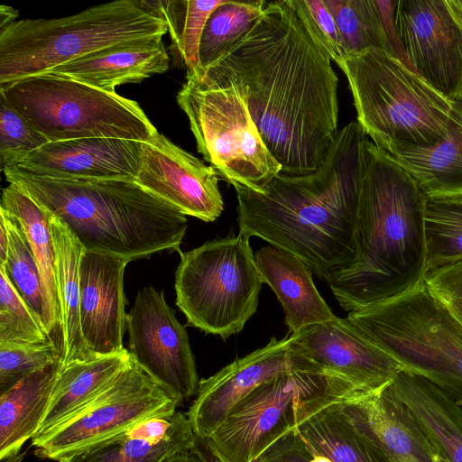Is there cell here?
<instances>
[{
	"label": "cell",
	"mask_w": 462,
	"mask_h": 462,
	"mask_svg": "<svg viewBox=\"0 0 462 462\" xmlns=\"http://www.w3.org/2000/svg\"><path fill=\"white\" fill-rule=\"evenodd\" d=\"M439 457V456H438ZM438 462H444L441 458H438Z\"/></svg>",
	"instance_id": "f907efd6"
},
{
	"label": "cell",
	"mask_w": 462,
	"mask_h": 462,
	"mask_svg": "<svg viewBox=\"0 0 462 462\" xmlns=\"http://www.w3.org/2000/svg\"><path fill=\"white\" fill-rule=\"evenodd\" d=\"M47 215L56 251V280L63 348L61 365H64L74 361L94 358L86 346L79 320V265L84 248L60 219L49 213Z\"/></svg>",
	"instance_id": "f546056e"
},
{
	"label": "cell",
	"mask_w": 462,
	"mask_h": 462,
	"mask_svg": "<svg viewBox=\"0 0 462 462\" xmlns=\"http://www.w3.org/2000/svg\"><path fill=\"white\" fill-rule=\"evenodd\" d=\"M197 438V437H196ZM195 447L204 462H223L202 439H196Z\"/></svg>",
	"instance_id": "f6af8a7d"
},
{
	"label": "cell",
	"mask_w": 462,
	"mask_h": 462,
	"mask_svg": "<svg viewBox=\"0 0 462 462\" xmlns=\"http://www.w3.org/2000/svg\"><path fill=\"white\" fill-rule=\"evenodd\" d=\"M167 32L164 19L145 0L112 1L61 18L14 21L0 29V85Z\"/></svg>",
	"instance_id": "5b68a950"
},
{
	"label": "cell",
	"mask_w": 462,
	"mask_h": 462,
	"mask_svg": "<svg viewBox=\"0 0 462 462\" xmlns=\"http://www.w3.org/2000/svg\"><path fill=\"white\" fill-rule=\"evenodd\" d=\"M389 388L411 411L444 462H462V407L420 375L402 370Z\"/></svg>",
	"instance_id": "484cf974"
},
{
	"label": "cell",
	"mask_w": 462,
	"mask_h": 462,
	"mask_svg": "<svg viewBox=\"0 0 462 462\" xmlns=\"http://www.w3.org/2000/svg\"><path fill=\"white\" fill-rule=\"evenodd\" d=\"M425 227L427 273L462 261V204L428 201Z\"/></svg>",
	"instance_id": "e575fe53"
},
{
	"label": "cell",
	"mask_w": 462,
	"mask_h": 462,
	"mask_svg": "<svg viewBox=\"0 0 462 462\" xmlns=\"http://www.w3.org/2000/svg\"><path fill=\"white\" fill-rule=\"evenodd\" d=\"M304 0L265 1L253 26L207 68L227 74L245 98L281 173L309 175L338 130V78Z\"/></svg>",
	"instance_id": "6da1fadb"
},
{
	"label": "cell",
	"mask_w": 462,
	"mask_h": 462,
	"mask_svg": "<svg viewBox=\"0 0 462 462\" xmlns=\"http://www.w3.org/2000/svg\"><path fill=\"white\" fill-rule=\"evenodd\" d=\"M0 208L21 226L37 263L44 295L47 334L63 355L56 251L50 219L42 208L14 183L3 189Z\"/></svg>",
	"instance_id": "4316f807"
},
{
	"label": "cell",
	"mask_w": 462,
	"mask_h": 462,
	"mask_svg": "<svg viewBox=\"0 0 462 462\" xmlns=\"http://www.w3.org/2000/svg\"><path fill=\"white\" fill-rule=\"evenodd\" d=\"M265 0L230 1L217 7L208 16L199 43V69L213 63L261 15Z\"/></svg>",
	"instance_id": "d6a6232c"
},
{
	"label": "cell",
	"mask_w": 462,
	"mask_h": 462,
	"mask_svg": "<svg viewBox=\"0 0 462 462\" xmlns=\"http://www.w3.org/2000/svg\"><path fill=\"white\" fill-rule=\"evenodd\" d=\"M26 451H23V452H18V453H14L10 456H7L4 458H0V462H21L22 459L23 458L24 455H25Z\"/></svg>",
	"instance_id": "c3c4849f"
},
{
	"label": "cell",
	"mask_w": 462,
	"mask_h": 462,
	"mask_svg": "<svg viewBox=\"0 0 462 462\" xmlns=\"http://www.w3.org/2000/svg\"><path fill=\"white\" fill-rule=\"evenodd\" d=\"M293 428L314 454L331 462H391L367 428L342 401L334 379L299 401Z\"/></svg>",
	"instance_id": "d6986e66"
},
{
	"label": "cell",
	"mask_w": 462,
	"mask_h": 462,
	"mask_svg": "<svg viewBox=\"0 0 462 462\" xmlns=\"http://www.w3.org/2000/svg\"><path fill=\"white\" fill-rule=\"evenodd\" d=\"M186 413L142 420L58 462H165L196 443Z\"/></svg>",
	"instance_id": "7402d4cb"
},
{
	"label": "cell",
	"mask_w": 462,
	"mask_h": 462,
	"mask_svg": "<svg viewBox=\"0 0 462 462\" xmlns=\"http://www.w3.org/2000/svg\"><path fill=\"white\" fill-rule=\"evenodd\" d=\"M356 326L462 407V328L423 280L394 297L351 311Z\"/></svg>",
	"instance_id": "ba28073f"
},
{
	"label": "cell",
	"mask_w": 462,
	"mask_h": 462,
	"mask_svg": "<svg viewBox=\"0 0 462 462\" xmlns=\"http://www.w3.org/2000/svg\"><path fill=\"white\" fill-rule=\"evenodd\" d=\"M59 359H62V354L51 342H0V393L14 386L31 373Z\"/></svg>",
	"instance_id": "74e56055"
},
{
	"label": "cell",
	"mask_w": 462,
	"mask_h": 462,
	"mask_svg": "<svg viewBox=\"0 0 462 462\" xmlns=\"http://www.w3.org/2000/svg\"><path fill=\"white\" fill-rule=\"evenodd\" d=\"M446 3L455 20L462 26V0H446Z\"/></svg>",
	"instance_id": "7dc6e473"
},
{
	"label": "cell",
	"mask_w": 462,
	"mask_h": 462,
	"mask_svg": "<svg viewBox=\"0 0 462 462\" xmlns=\"http://www.w3.org/2000/svg\"><path fill=\"white\" fill-rule=\"evenodd\" d=\"M218 179L213 167L159 132L142 143L134 182L185 216L212 222L221 215L224 202Z\"/></svg>",
	"instance_id": "e0dca14e"
},
{
	"label": "cell",
	"mask_w": 462,
	"mask_h": 462,
	"mask_svg": "<svg viewBox=\"0 0 462 462\" xmlns=\"http://www.w3.org/2000/svg\"><path fill=\"white\" fill-rule=\"evenodd\" d=\"M127 329L131 357L151 379L180 404L196 395L200 380L189 335L162 291H138Z\"/></svg>",
	"instance_id": "4fadbf2b"
},
{
	"label": "cell",
	"mask_w": 462,
	"mask_h": 462,
	"mask_svg": "<svg viewBox=\"0 0 462 462\" xmlns=\"http://www.w3.org/2000/svg\"><path fill=\"white\" fill-rule=\"evenodd\" d=\"M373 1L377 10L383 32L388 44L389 53L393 55L407 66L411 67V64L402 48L395 23V11L397 8L398 0Z\"/></svg>",
	"instance_id": "b9f144b4"
},
{
	"label": "cell",
	"mask_w": 462,
	"mask_h": 462,
	"mask_svg": "<svg viewBox=\"0 0 462 462\" xmlns=\"http://www.w3.org/2000/svg\"><path fill=\"white\" fill-rule=\"evenodd\" d=\"M141 149V142L117 138L49 142L14 166L59 180L134 181Z\"/></svg>",
	"instance_id": "ffe728a7"
},
{
	"label": "cell",
	"mask_w": 462,
	"mask_h": 462,
	"mask_svg": "<svg viewBox=\"0 0 462 462\" xmlns=\"http://www.w3.org/2000/svg\"><path fill=\"white\" fill-rule=\"evenodd\" d=\"M427 203L408 171L370 142L356 254L327 280L344 310L394 297L425 279Z\"/></svg>",
	"instance_id": "3957f363"
},
{
	"label": "cell",
	"mask_w": 462,
	"mask_h": 462,
	"mask_svg": "<svg viewBox=\"0 0 462 462\" xmlns=\"http://www.w3.org/2000/svg\"><path fill=\"white\" fill-rule=\"evenodd\" d=\"M312 462H331L328 458L312 452Z\"/></svg>",
	"instance_id": "681fc988"
},
{
	"label": "cell",
	"mask_w": 462,
	"mask_h": 462,
	"mask_svg": "<svg viewBox=\"0 0 462 462\" xmlns=\"http://www.w3.org/2000/svg\"><path fill=\"white\" fill-rule=\"evenodd\" d=\"M162 36L137 40L101 50L51 69V74L69 78L96 88L116 92L125 83H137L169 68Z\"/></svg>",
	"instance_id": "603a6c76"
},
{
	"label": "cell",
	"mask_w": 462,
	"mask_h": 462,
	"mask_svg": "<svg viewBox=\"0 0 462 462\" xmlns=\"http://www.w3.org/2000/svg\"><path fill=\"white\" fill-rule=\"evenodd\" d=\"M3 171L9 183L60 219L85 250L129 262L165 250L180 252L186 216L134 181L59 180L17 166Z\"/></svg>",
	"instance_id": "277c9868"
},
{
	"label": "cell",
	"mask_w": 462,
	"mask_h": 462,
	"mask_svg": "<svg viewBox=\"0 0 462 462\" xmlns=\"http://www.w3.org/2000/svg\"><path fill=\"white\" fill-rule=\"evenodd\" d=\"M9 236L5 263L0 266L47 332V315L39 269L18 221L0 208Z\"/></svg>",
	"instance_id": "1f68e13d"
},
{
	"label": "cell",
	"mask_w": 462,
	"mask_h": 462,
	"mask_svg": "<svg viewBox=\"0 0 462 462\" xmlns=\"http://www.w3.org/2000/svg\"><path fill=\"white\" fill-rule=\"evenodd\" d=\"M312 452L292 428L271 443L255 462H312Z\"/></svg>",
	"instance_id": "60d3db41"
},
{
	"label": "cell",
	"mask_w": 462,
	"mask_h": 462,
	"mask_svg": "<svg viewBox=\"0 0 462 462\" xmlns=\"http://www.w3.org/2000/svg\"><path fill=\"white\" fill-rule=\"evenodd\" d=\"M314 31L332 60L340 63L347 56L334 17L324 0H304Z\"/></svg>",
	"instance_id": "ab89813d"
},
{
	"label": "cell",
	"mask_w": 462,
	"mask_h": 462,
	"mask_svg": "<svg viewBox=\"0 0 462 462\" xmlns=\"http://www.w3.org/2000/svg\"><path fill=\"white\" fill-rule=\"evenodd\" d=\"M337 393L391 462H438L428 437L389 384L378 390H362L342 383Z\"/></svg>",
	"instance_id": "44dd1931"
},
{
	"label": "cell",
	"mask_w": 462,
	"mask_h": 462,
	"mask_svg": "<svg viewBox=\"0 0 462 462\" xmlns=\"http://www.w3.org/2000/svg\"><path fill=\"white\" fill-rule=\"evenodd\" d=\"M0 342L14 344L51 342L37 317L2 269H0Z\"/></svg>",
	"instance_id": "d590c367"
},
{
	"label": "cell",
	"mask_w": 462,
	"mask_h": 462,
	"mask_svg": "<svg viewBox=\"0 0 462 462\" xmlns=\"http://www.w3.org/2000/svg\"><path fill=\"white\" fill-rule=\"evenodd\" d=\"M294 371H321L292 351L289 336L272 337L266 346L236 359L215 374L199 381L187 417L195 436L207 439L232 411L256 388Z\"/></svg>",
	"instance_id": "9a60e30c"
},
{
	"label": "cell",
	"mask_w": 462,
	"mask_h": 462,
	"mask_svg": "<svg viewBox=\"0 0 462 462\" xmlns=\"http://www.w3.org/2000/svg\"><path fill=\"white\" fill-rule=\"evenodd\" d=\"M290 348L325 374L362 390L388 385L402 364L346 318L307 326L289 336Z\"/></svg>",
	"instance_id": "2e32d148"
},
{
	"label": "cell",
	"mask_w": 462,
	"mask_h": 462,
	"mask_svg": "<svg viewBox=\"0 0 462 462\" xmlns=\"http://www.w3.org/2000/svg\"><path fill=\"white\" fill-rule=\"evenodd\" d=\"M165 462H204V460L194 445L192 448L179 452Z\"/></svg>",
	"instance_id": "7bdbcfd3"
},
{
	"label": "cell",
	"mask_w": 462,
	"mask_h": 462,
	"mask_svg": "<svg viewBox=\"0 0 462 462\" xmlns=\"http://www.w3.org/2000/svg\"><path fill=\"white\" fill-rule=\"evenodd\" d=\"M337 66L347 79L356 121L378 148L428 146L446 134L453 103L388 51L368 49Z\"/></svg>",
	"instance_id": "8992f818"
},
{
	"label": "cell",
	"mask_w": 462,
	"mask_h": 462,
	"mask_svg": "<svg viewBox=\"0 0 462 462\" xmlns=\"http://www.w3.org/2000/svg\"><path fill=\"white\" fill-rule=\"evenodd\" d=\"M254 260L263 282L273 291L283 309L290 334L336 317L316 289L311 271L300 258L267 245L256 251Z\"/></svg>",
	"instance_id": "d4e9b609"
},
{
	"label": "cell",
	"mask_w": 462,
	"mask_h": 462,
	"mask_svg": "<svg viewBox=\"0 0 462 462\" xmlns=\"http://www.w3.org/2000/svg\"><path fill=\"white\" fill-rule=\"evenodd\" d=\"M340 32L346 55L368 49L389 52L373 0H324Z\"/></svg>",
	"instance_id": "836d02e7"
},
{
	"label": "cell",
	"mask_w": 462,
	"mask_h": 462,
	"mask_svg": "<svg viewBox=\"0 0 462 462\" xmlns=\"http://www.w3.org/2000/svg\"><path fill=\"white\" fill-rule=\"evenodd\" d=\"M249 240L238 232L180 252L176 304L190 326L226 339L254 314L263 282Z\"/></svg>",
	"instance_id": "30bf717a"
},
{
	"label": "cell",
	"mask_w": 462,
	"mask_h": 462,
	"mask_svg": "<svg viewBox=\"0 0 462 462\" xmlns=\"http://www.w3.org/2000/svg\"><path fill=\"white\" fill-rule=\"evenodd\" d=\"M331 377L322 371H294L266 382L204 441L223 462H255L293 428L299 401L321 390Z\"/></svg>",
	"instance_id": "7c38bea8"
},
{
	"label": "cell",
	"mask_w": 462,
	"mask_h": 462,
	"mask_svg": "<svg viewBox=\"0 0 462 462\" xmlns=\"http://www.w3.org/2000/svg\"><path fill=\"white\" fill-rule=\"evenodd\" d=\"M395 23L412 69L450 102L462 99V26L446 0H398Z\"/></svg>",
	"instance_id": "5bb4252c"
},
{
	"label": "cell",
	"mask_w": 462,
	"mask_h": 462,
	"mask_svg": "<svg viewBox=\"0 0 462 462\" xmlns=\"http://www.w3.org/2000/svg\"><path fill=\"white\" fill-rule=\"evenodd\" d=\"M9 248V236L6 225L3 217H0V266H2L7 257Z\"/></svg>",
	"instance_id": "ee69618b"
},
{
	"label": "cell",
	"mask_w": 462,
	"mask_h": 462,
	"mask_svg": "<svg viewBox=\"0 0 462 462\" xmlns=\"http://www.w3.org/2000/svg\"><path fill=\"white\" fill-rule=\"evenodd\" d=\"M128 260L85 250L79 265V320L92 357L120 354L127 328L124 273Z\"/></svg>",
	"instance_id": "ac0fdd59"
},
{
	"label": "cell",
	"mask_w": 462,
	"mask_h": 462,
	"mask_svg": "<svg viewBox=\"0 0 462 462\" xmlns=\"http://www.w3.org/2000/svg\"><path fill=\"white\" fill-rule=\"evenodd\" d=\"M180 403L133 360L92 402L48 432L32 439L34 454L59 461L154 417L170 416Z\"/></svg>",
	"instance_id": "8fae6325"
},
{
	"label": "cell",
	"mask_w": 462,
	"mask_h": 462,
	"mask_svg": "<svg viewBox=\"0 0 462 462\" xmlns=\"http://www.w3.org/2000/svg\"><path fill=\"white\" fill-rule=\"evenodd\" d=\"M60 367L59 359L0 393V458L20 452L38 432Z\"/></svg>",
	"instance_id": "f1b7e54d"
},
{
	"label": "cell",
	"mask_w": 462,
	"mask_h": 462,
	"mask_svg": "<svg viewBox=\"0 0 462 462\" xmlns=\"http://www.w3.org/2000/svg\"><path fill=\"white\" fill-rule=\"evenodd\" d=\"M177 102L189 119L198 152L235 189L262 192L281 172L245 97L227 74L205 68L186 75Z\"/></svg>",
	"instance_id": "52a82bcc"
},
{
	"label": "cell",
	"mask_w": 462,
	"mask_h": 462,
	"mask_svg": "<svg viewBox=\"0 0 462 462\" xmlns=\"http://www.w3.org/2000/svg\"><path fill=\"white\" fill-rule=\"evenodd\" d=\"M18 12L11 6L0 5V29L16 21Z\"/></svg>",
	"instance_id": "bcb514c9"
},
{
	"label": "cell",
	"mask_w": 462,
	"mask_h": 462,
	"mask_svg": "<svg viewBox=\"0 0 462 462\" xmlns=\"http://www.w3.org/2000/svg\"><path fill=\"white\" fill-rule=\"evenodd\" d=\"M389 152L415 180L428 201L462 204V99L453 103L446 134L428 146Z\"/></svg>",
	"instance_id": "cb8c5ba5"
},
{
	"label": "cell",
	"mask_w": 462,
	"mask_h": 462,
	"mask_svg": "<svg viewBox=\"0 0 462 462\" xmlns=\"http://www.w3.org/2000/svg\"><path fill=\"white\" fill-rule=\"evenodd\" d=\"M227 0L151 1L167 24L171 40V51L187 75L199 69V43L210 14Z\"/></svg>",
	"instance_id": "4dcf8cb0"
},
{
	"label": "cell",
	"mask_w": 462,
	"mask_h": 462,
	"mask_svg": "<svg viewBox=\"0 0 462 462\" xmlns=\"http://www.w3.org/2000/svg\"><path fill=\"white\" fill-rule=\"evenodd\" d=\"M424 281L433 296L462 328V261L429 272Z\"/></svg>",
	"instance_id": "f35d334b"
},
{
	"label": "cell",
	"mask_w": 462,
	"mask_h": 462,
	"mask_svg": "<svg viewBox=\"0 0 462 462\" xmlns=\"http://www.w3.org/2000/svg\"><path fill=\"white\" fill-rule=\"evenodd\" d=\"M369 143L353 121L338 130L315 172H280L262 192L236 189L239 232L295 254L322 280L348 266L356 254Z\"/></svg>",
	"instance_id": "7a4b0ae2"
},
{
	"label": "cell",
	"mask_w": 462,
	"mask_h": 462,
	"mask_svg": "<svg viewBox=\"0 0 462 462\" xmlns=\"http://www.w3.org/2000/svg\"><path fill=\"white\" fill-rule=\"evenodd\" d=\"M9 104L50 142L117 138L144 143L157 134L139 104L51 73L0 85Z\"/></svg>",
	"instance_id": "9c48e42d"
},
{
	"label": "cell",
	"mask_w": 462,
	"mask_h": 462,
	"mask_svg": "<svg viewBox=\"0 0 462 462\" xmlns=\"http://www.w3.org/2000/svg\"><path fill=\"white\" fill-rule=\"evenodd\" d=\"M132 362L131 355L126 350L61 365L48 410L35 436L48 432L84 408Z\"/></svg>",
	"instance_id": "83f0119b"
},
{
	"label": "cell",
	"mask_w": 462,
	"mask_h": 462,
	"mask_svg": "<svg viewBox=\"0 0 462 462\" xmlns=\"http://www.w3.org/2000/svg\"><path fill=\"white\" fill-rule=\"evenodd\" d=\"M50 141L23 117L0 93V165L19 164Z\"/></svg>",
	"instance_id": "8d00e7d4"
}]
</instances>
